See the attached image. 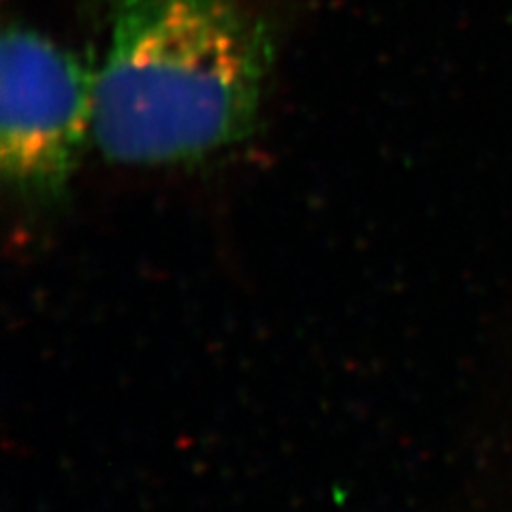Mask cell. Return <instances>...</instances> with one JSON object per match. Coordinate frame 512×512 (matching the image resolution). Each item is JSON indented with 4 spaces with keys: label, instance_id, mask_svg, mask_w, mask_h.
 Wrapping results in <instances>:
<instances>
[{
    "label": "cell",
    "instance_id": "obj_1",
    "mask_svg": "<svg viewBox=\"0 0 512 512\" xmlns=\"http://www.w3.org/2000/svg\"><path fill=\"white\" fill-rule=\"evenodd\" d=\"M274 32L239 0H109L92 139L120 165L229 150L259 120Z\"/></svg>",
    "mask_w": 512,
    "mask_h": 512
},
{
    "label": "cell",
    "instance_id": "obj_2",
    "mask_svg": "<svg viewBox=\"0 0 512 512\" xmlns=\"http://www.w3.org/2000/svg\"><path fill=\"white\" fill-rule=\"evenodd\" d=\"M94 82L82 58L13 24L0 45V171L26 203L67 197L94 120Z\"/></svg>",
    "mask_w": 512,
    "mask_h": 512
}]
</instances>
